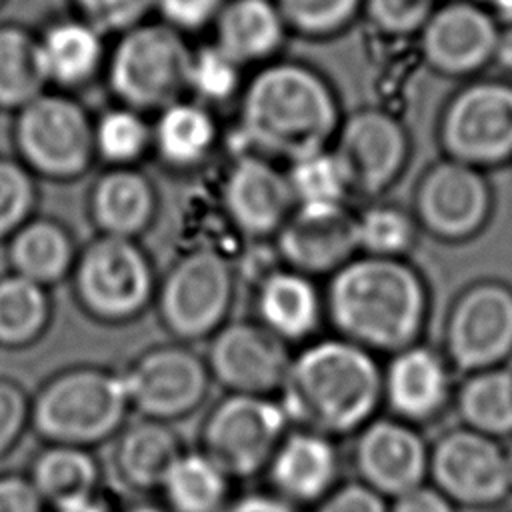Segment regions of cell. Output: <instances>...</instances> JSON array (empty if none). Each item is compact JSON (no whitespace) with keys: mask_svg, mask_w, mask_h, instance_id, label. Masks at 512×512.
I'll return each mask as SVG.
<instances>
[{"mask_svg":"<svg viewBox=\"0 0 512 512\" xmlns=\"http://www.w3.org/2000/svg\"><path fill=\"white\" fill-rule=\"evenodd\" d=\"M428 474L436 490L450 502L488 506L500 502L508 490L506 454L500 446L474 430H452L430 450Z\"/></svg>","mask_w":512,"mask_h":512,"instance_id":"cell-17","label":"cell"},{"mask_svg":"<svg viewBox=\"0 0 512 512\" xmlns=\"http://www.w3.org/2000/svg\"><path fill=\"white\" fill-rule=\"evenodd\" d=\"M284 168L296 206H346V200L352 194L344 168L332 148L304 156Z\"/></svg>","mask_w":512,"mask_h":512,"instance_id":"cell-37","label":"cell"},{"mask_svg":"<svg viewBox=\"0 0 512 512\" xmlns=\"http://www.w3.org/2000/svg\"><path fill=\"white\" fill-rule=\"evenodd\" d=\"M458 410L468 430L488 438L512 434V372H474L458 394Z\"/></svg>","mask_w":512,"mask_h":512,"instance_id":"cell-34","label":"cell"},{"mask_svg":"<svg viewBox=\"0 0 512 512\" xmlns=\"http://www.w3.org/2000/svg\"><path fill=\"white\" fill-rule=\"evenodd\" d=\"M444 344L460 370L498 368L512 354V286L486 278L460 290L446 316Z\"/></svg>","mask_w":512,"mask_h":512,"instance_id":"cell-14","label":"cell"},{"mask_svg":"<svg viewBox=\"0 0 512 512\" xmlns=\"http://www.w3.org/2000/svg\"><path fill=\"white\" fill-rule=\"evenodd\" d=\"M52 512H112L110 504L96 492L90 496H82L58 506H52Z\"/></svg>","mask_w":512,"mask_h":512,"instance_id":"cell-50","label":"cell"},{"mask_svg":"<svg viewBox=\"0 0 512 512\" xmlns=\"http://www.w3.org/2000/svg\"><path fill=\"white\" fill-rule=\"evenodd\" d=\"M230 480L200 448L184 450L158 492L168 512H220L230 502Z\"/></svg>","mask_w":512,"mask_h":512,"instance_id":"cell-30","label":"cell"},{"mask_svg":"<svg viewBox=\"0 0 512 512\" xmlns=\"http://www.w3.org/2000/svg\"><path fill=\"white\" fill-rule=\"evenodd\" d=\"M126 512H168V508L160 506V504H152V502H138V504L130 506Z\"/></svg>","mask_w":512,"mask_h":512,"instance_id":"cell-52","label":"cell"},{"mask_svg":"<svg viewBox=\"0 0 512 512\" xmlns=\"http://www.w3.org/2000/svg\"><path fill=\"white\" fill-rule=\"evenodd\" d=\"M228 0H156L158 20L180 34H196L212 28Z\"/></svg>","mask_w":512,"mask_h":512,"instance_id":"cell-43","label":"cell"},{"mask_svg":"<svg viewBox=\"0 0 512 512\" xmlns=\"http://www.w3.org/2000/svg\"><path fill=\"white\" fill-rule=\"evenodd\" d=\"M184 452L170 424L138 418L114 436L110 468L130 492L160 490L164 476Z\"/></svg>","mask_w":512,"mask_h":512,"instance_id":"cell-27","label":"cell"},{"mask_svg":"<svg viewBox=\"0 0 512 512\" xmlns=\"http://www.w3.org/2000/svg\"><path fill=\"white\" fill-rule=\"evenodd\" d=\"M30 402L20 384L0 378V458L16 446L30 424Z\"/></svg>","mask_w":512,"mask_h":512,"instance_id":"cell-44","label":"cell"},{"mask_svg":"<svg viewBox=\"0 0 512 512\" xmlns=\"http://www.w3.org/2000/svg\"><path fill=\"white\" fill-rule=\"evenodd\" d=\"M388 512H454V508L442 492L422 484L394 498Z\"/></svg>","mask_w":512,"mask_h":512,"instance_id":"cell-47","label":"cell"},{"mask_svg":"<svg viewBox=\"0 0 512 512\" xmlns=\"http://www.w3.org/2000/svg\"><path fill=\"white\" fill-rule=\"evenodd\" d=\"M504 454H506V470H508V482H510V490H512V444H510V448H508Z\"/></svg>","mask_w":512,"mask_h":512,"instance_id":"cell-53","label":"cell"},{"mask_svg":"<svg viewBox=\"0 0 512 512\" xmlns=\"http://www.w3.org/2000/svg\"><path fill=\"white\" fill-rule=\"evenodd\" d=\"M152 152V118L112 106L94 116V154L106 168H130Z\"/></svg>","mask_w":512,"mask_h":512,"instance_id":"cell-35","label":"cell"},{"mask_svg":"<svg viewBox=\"0 0 512 512\" xmlns=\"http://www.w3.org/2000/svg\"><path fill=\"white\" fill-rule=\"evenodd\" d=\"M288 32L306 40H328L362 16L364 0H274Z\"/></svg>","mask_w":512,"mask_h":512,"instance_id":"cell-38","label":"cell"},{"mask_svg":"<svg viewBox=\"0 0 512 512\" xmlns=\"http://www.w3.org/2000/svg\"><path fill=\"white\" fill-rule=\"evenodd\" d=\"M352 458L358 482L382 498H398L422 486L430 450L406 422L376 418L358 432Z\"/></svg>","mask_w":512,"mask_h":512,"instance_id":"cell-20","label":"cell"},{"mask_svg":"<svg viewBox=\"0 0 512 512\" xmlns=\"http://www.w3.org/2000/svg\"><path fill=\"white\" fill-rule=\"evenodd\" d=\"M192 46L162 20H146L116 36L104 82L116 104L154 116L188 96Z\"/></svg>","mask_w":512,"mask_h":512,"instance_id":"cell-5","label":"cell"},{"mask_svg":"<svg viewBox=\"0 0 512 512\" xmlns=\"http://www.w3.org/2000/svg\"><path fill=\"white\" fill-rule=\"evenodd\" d=\"M352 194L376 198L398 182L410 160V136L388 110L362 106L344 114L332 142Z\"/></svg>","mask_w":512,"mask_h":512,"instance_id":"cell-13","label":"cell"},{"mask_svg":"<svg viewBox=\"0 0 512 512\" xmlns=\"http://www.w3.org/2000/svg\"><path fill=\"white\" fill-rule=\"evenodd\" d=\"M4 244L8 272L44 288L70 278L80 250L72 230L52 216H32Z\"/></svg>","mask_w":512,"mask_h":512,"instance_id":"cell-28","label":"cell"},{"mask_svg":"<svg viewBox=\"0 0 512 512\" xmlns=\"http://www.w3.org/2000/svg\"><path fill=\"white\" fill-rule=\"evenodd\" d=\"M274 240L282 266L310 278L332 276L358 256L356 212L348 206H296Z\"/></svg>","mask_w":512,"mask_h":512,"instance_id":"cell-19","label":"cell"},{"mask_svg":"<svg viewBox=\"0 0 512 512\" xmlns=\"http://www.w3.org/2000/svg\"><path fill=\"white\" fill-rule=\"evenodd\" d=\"M338 450L332 438L292 428L266 466L272 492L286 502L318 504L338 480Z\"/></svg>","mask_w":512,"mask_h":512,"instance_id":"cell-22","label":"cell"},{"mask_svg":"<svg viewBox=\"0 0 512 512\" xmlns=\"http://www.w3.org/2000/svg\"><path fill=\"white\" fill-rule=\"evenodd\" d=\"M212 382L228 394L272 396L290 366L288 344L256 320H228L212 338L204 356Z\"/></svg>","mask_w":512,"mask_h":512,"instance_id":"cell-16","label":"cell"},{"mask_svg":"<svg viewBox=\"0 0 512 512\" xmlns=\"http://www.w3.org/2000/svg\"><path fill=\"white\" fill-rule=\"evenodd\" d=\"M70 286L86 316L120 326L154 306L158 278L150 254L138 240L96 234L78 250Z\"/></svg>","mask_w":512,"mask_h":512,"instance_id":"cell-6","label":"cell"},{"mask_svg":"<svg viewBox=\"0 0 512 512\" xmlns=\"http://www.w3.org/2000/svg\"><path fill=\"white\" fill-rule=\"evenodd\" d=\"M500 22L472 0L438 2L422 30L424 64L446 78L472 80L492 66Z\"/></svg>","mask_w":512,"mask_h":512,"instance_id":"cell-15","label":"cell"},{"mask_svg":"<svg viewBox=\"0 0 512 512\" xmlns=\"http://www.w3.org/2000/svg\"><path fill=\"white\" fill-rule=\"evenodd\" d=\"M104 36L76 14L56 18L36 32L48 88L72 94L102 78L108 58Z\"/></svg>","mask_w":512,"mask_h":512,"instance_id":"cell-23","label":"cell"},{"mask_svg":"<svg viewBox=\"0 0 512 512\" xmlns=\"http://www.w3.org/2000/svg\"><path fill=\"white\" fill-rule=\"evenodd\" d=\"M120 376L130 410L138 418L164 424L198 410L212 384L206 360L182 342L140 352Z\"/></svg>","mask_w":512,"mask_h":512,"instance_id":"cell-11","label":"cell"},{"mask_svg":"<svg viewBox=\"0 0 512 512\" xmlns=\"http://www.w3.org/2000/svg\"><path fill=\"white\" fill-rule=\"evenodd\" d=\"M488 10L500 24H512V0H472Z\"/></svg>","mask_w":512,"mask_h":512,"instance_id":"cell-51","label":"cell"},{"mask_svg":"<svg viewBox=\"0 0 512 512\" xmlns=\"http://www.w3.org/2000/svg\"><path fill=\"white\" fill-rule=\"evenodd\" d=\"M4 4H6V0H0V8H2V6H4Z\"/></svg>","mask_w":512,"mask_h":512,"instance_id":"cell-54","label":"cell"},{"mask_svg":"<svg viewBox=\"0 0 512 512\" xmlns=\"http://www.w3.org/2000/svg\"><path fill=\"white\" fill-rule=\"evenodd\" d=\"M38 184L16 156L0 154V242L36 216Z\"/></svg>","mask_w":512,"mask_h":512,"instance_id":"cell-40","label":"cell"},{"mask_svg":"<svg viewBox=\"0 0 512 512\" xmlns=\"http://www.w3.org/2000/svg\"><path fill=\"white\" fill-rule=\"evenodd\" d=\"M0 512H46V502L40 498L28 476H0Z\"/></svg>","mask_w":512,"mask_h":512,"instance_id":"cell-46","label":"cell"},{"mask_svg":"<svg viewBox=\"0 0 512 512\" xmlns=\"http://www.w3.org/2000/svg\"><path fill=\"white\" fill-rule=\"evenodd\" d=\"M12 144L36 180H78L96 160L94 116L72 94L46 90L14 114Z\"/></svg>","mask_w":512,"mask_h":512,"instance_id":"cell-7","label":"cell"},{"mask_svg":"<svg viewBox=\"0 0 512 512\" xmlns=\"http://www.w3.org/2000/svg\"><path fill=\"white\" fill-rule=\"evenodd\" d=\"M222 204L232 226L252 238H274L294 212L286 168L256 154L240 152L222 184Z\"/></svg>","mask_w":512,"mask_h":512,"instance_id":"cell-18","label":"cell"},{"mask_svg":"<svg viewBox=\"0 0 512 512\" xmlns=\"http://www.w3.org/2000/svg\"><path fill=\"white\" fill-rule=\"evenodd\" d=\"M448 370L438 352L412 344L382 370V400L402 422L430 420L446 402Z\"/></svg>","mask_w":512,"mask_h":512,"instance_id":"cell-25","label":"cell"},{"mask_svg":"<svg viewBox=\"0 0 512 512\" xmlns=\"http://www.w3.org/2000/svg\"><path fill=\"white\" fill-rule=\"evenodd\" d=\"M438 0H364L362 16L384 36H418Z\"/></svg>","mask_w":512,"mask_h":512,"instance_id":"cell-41","label":"cell"},{"mask_svg":"<svg viewBox=\"0 0 512 512\" xmlns=\"http://www.w3.org/2000/svg\"><path fill=\"white\" fill-rule=\"evenodd\" d=\"M130 412L120 370L72 366L50 376L30 402V424L48 444L88 448L114 438Z\"/></svg>","mask_w":512,"mask_h":512,"instance_id":"cell-4","label":"cell"},{"mask_svg":"<svg viewBox=\"0 0 512 512\" xmlns=\"http://www.w3.org/2000/svg\"><path fill=\"white\" fill-rule=\"evenodd\" d=\"M358 254L378 258H406L418 240V222L412 210L392 204L374 202L356 212Z\"/></svg>","mask_w":512,"mask_h":512,"instance_id":"cell-36","label":"cell"},{"mask_svg":"<svg viewBox=\"0 0 512 512\" xmlns=\"http://www.w3.org/2000/svg\"><path fill=\"white\" fill-rule=\"evenodd\" d=\"M410 210L420 230L440 242L460 244L488 226L494 190L482 170L442 156L420 174Z\"/></svg>","mask_w":512,"mask_h":512,"instance_id":"cell-12","label":"cell"},{"mask_svg":"<svg viewBox=\"0 0 512 512\" xmlns=\"http://www.w3.org/2000/svg\"><path fill=\"white\" fill-rule=\"evenodd\" d=\"M28 480L52 508L96 494L100 464L88 448L50 444L36 454Z\"/></svg>","mask_w":512,"mask_h":512,"instance_id":"cell-32","label":"cell"},{"mask_svg":"<svg viewBox=\"0 0 512 512\" xmlns=\"http://www.w3.org/2000/svg\"><path fill=\"white\" fill-rule=\"evenodd\" d=\"M74 14L102 34H122L156 12V0H70Z\"/></svg>","mask_w":512,"mask_h":512,"instance_id":"cell-42","label":"cell"},{"mask_svg":"<svg viewBox=\"0 0 512 512\" xmlns=\"http://www.w3.org/2000/svg\"><path fill=\"white\" fill-rule=\"evenodd\" d=\"M278 402L300 430L338 438L360 432L382 402L374 354L340 336L310 340L292 356Z\"/></svg>","mask_w":512,"mask_h":512,"instance_id":"cell-3","label":"cell"},{"mask_svg":"<svg viewBox=\"0 0 512 512\" xmlns=\"http://www.w3.org/2000/svg\"><path fill=\"white\" fill-rule=\"evenodd\" d=\"M212 32V44L244 70L276 60L290 34L274 0H228Z\"/></svg>","mask_w":512,"mask_h":512,"instance_id":"cell-26","label":"cell"},{"mask_svg":"<svg viewBox=\"0 0 512 512\" xmlns=\"http://www.w3.org/2000/svg\"><path fill=\"white\" fill-rule=\"evenodd\" d=\"M322 294L336 336L372 354L418 344L428 322V282L406 258L358 254L328 276Z\"/></svg>","mask_w":512,"mask_h":512,"instance_id":"cell-2","label":"cell"},{"mask_svg":"<svg viewBox=\"0 0 512 512\" xmlns=\"http://www.w3.org/2000/svg\"><path fill=\"white\" fill-rule=\"evenodd\" d=\"M316 512H388V504L378 492L358 480H352L336 486L326 498H322Z\"/></svg>","mask_w":512,"mask_h":512,"instance_id":"cell-45","label":"cell"},{"mask_svg":"<svg viewBox=\"0 0 512 512\" xmlns=\"http://www.w3.org/2000/svg\"><path fill=\"white\" fill-rule=\"evenodd\" d=\"M290 430V422L272 396L228 394L202 424L200 450L232 480L266 470Z\"/></svg>","mask_w":512,"mask_h":512,"instance_id":"cell-10","label":"cell"},{"mask_svg":"<svg viewBox=\"0 0 512 512\" xmlns=\"http://www.w3.org/2000/svg\"><path fill=\"white\" fill-rule=\"evenodd\" d=\"M152 118V152L174 170L198 168L218 146L220 126L210 106L182 98Z\"/></svg>","mask_w":512,"mask_h":512,"instance_id":"cell-29","label":"cell"},{"mask_svg":"<svg viewBox=\"0 0 512 512\" xmlns=\"http://www.w3.org/2000/svg\"><path fill=\"white\" fill-rule=\"evenodd\" d=\"M86 208L98 234L140 240L158 216L160 196L154 180L138 166L106 168L94 178Z\"/></svg>","mask_w":512,"mask_h":512,"instance_id":"cell-21","label":"cell"},{"mask_svg":"<svg viewBox=\"0 0 512 512\" xmlns=\"http://www.w3.org/2000/svg\"><path fill=\"white\" fill-rule=\"evenodd\" d=\"M236 102L240 152L280 166L330 148L344 118L334 84L316 66L290 58L256 68Z\"/></svg>","mask_w":512,"mask_h":512,"instance_id":"cell-1","label":"cell"},{"mask_svg":"<svg viewBox=\"0 0 512 512\" xmlns=\"http://www.w3.org/2000/svg\"><path fill=\"white\" fill-rule=\"evenodd\" d=\"M436 140L444 158L482 172L512 162V80H466L444 102Z\"/></svg>","mask_w":512,"mask_h":512,"instance_id":"cell-8","label":"cell"},{"mask_svg":"<svg viewBox=\"0 0 512 512\" xmlns=\"http://www.w3.org/2000/svg\"><path fill=\"white\" fill-rule=\"evenodd\" d=\"M492 66L512 74V24H500Z\"/></svg>","mask_w":512,"mask_h":512,"instance_id":"cell-49","label":"cell"},{"mask_svg":"<svg viewBox=\"0 0 512 512\" xmlns=\"http://www.w3.org/2000/svg\"><path fill=\"white\" fill-rule=\"evenodd\" d=\"M46 90L36 32L0 22V112L16 114Z\"/></svg>","mask_w":512,"mask_h":512,"instance_id":"cell-31","label":"cell"},{"mask_svg":"<svg viewBox=\"0 0 512 512\" xmlns=\"http://www.w3.org/2000/svg\"><path fill=\"white\" fill-rule=\"evenodd\" d=\"M236 272L216 250L198 248L182 254L158 280L156 314L178 342L212 338L234 306Z\"/></svg>","mask_w":512,"mask_h":512,"instance_id":"cell-9","label":"cell"},{"mask_svg":"<svg viewBox=\"0 0 512 512\" xmlns=\"http://www.w3.org/2000/svg\"><path fill=\"white\" fill-rule=\"evenodd\" d=\"M52 320L48 288L14 272L0 276V346L26 348L38 342Z\"/></svg>","mask_w":512,"mask_h":512,"instance_id":"cell-33","label":"cell"},{"mask_svg":"<svg viewBox=\"0 0 512 512\" xmlns=\"http://www.w3.org/2000/svg\"><path fill=\"white\" fill-rule=\"evenodd\" d=\"M220 512H298V506L274 492H252L232 498Z\"/></svg>","mask_w":512,"mask_h":512,"instance_id":"cell-48","label":"cell"},{"mask_svg":"<svg viewBox=\"0 0 512 512\" xmlns=\"http://www.w3.org/2000/svg\"><path fill=\"white\" fill-rule=\"evenodd\" d=\"M256 322L284 344L310 340L324 320V294L314 278L280 266L256 286Z\"/></svg>","mask_w":512,"mask_h":512,"instance_id":"cell-24","label":"cell"},{"mask_svg":"<svg viewBox=\"0 0 512 512\" xmlns=\"http://www.w3.org/2000/svg\"><path fill=\"white\" fill-rule=\"evenodd\" d=\"M244 68L212 42L192 48L188 68V96L212 106L238 100L244 88Z\"/></svg>","mask_w":512,"mask_h":512,"instance_id":"cell-39","label":"cell"}]
</instances>
